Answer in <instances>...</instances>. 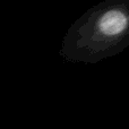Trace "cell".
Returning a JSON list of instances; mask_svg holds the SVG:
<instances>
[{
    "instance_id": "1",
    "label": "cell",
    "mask_w": 129,
    "mask_h": 129,
    "mask_svg": "<svg viewBox=\"0 0 129 129\" xmlns=\"http://www.w3.org/2000/svg\"><path fill=\"white\" fill-rule=\"evenodd\" d=\"M129 47V0H102L69 26L59 56L67 62L94 64Z\"/></svg>"
}]
</instances>
